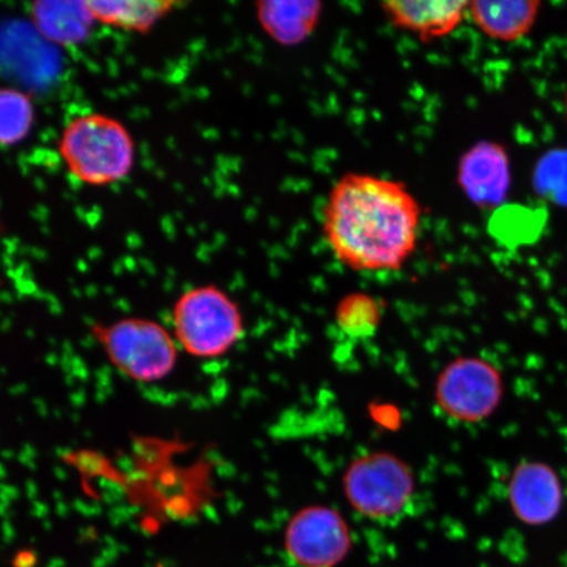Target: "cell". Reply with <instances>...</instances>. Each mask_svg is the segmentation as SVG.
I'll use <instances>...</instances> for the list:
<instances>
[{"mask_svg": "<svg viewBox=\"0 0 567 567\" xmlns=\"http://www.w3.org/2000/svg\"><path fill=\"white\" fill-rule=\"evenodd\" d=\"M422 216L402 182L349 173L330 190L322 230L340 264L353 271H396L415 251Z\"/></svg>", "mask_w": 567, "mask_h": 567, "instance_id": "6da1fadb", "label": "cell"}, {"mask_svg": "<svg viewBox=\"0 0 567 567\" xmlns=\"http://www.w3.org/2000/svg\"><path fill=\"white\" fill-rule=\"evenodd\" d=\"M59 151L70 174L92 187L124 181L136 162L131 132L102 113L71 120L62 132Z\"/></svg>", "mask_w": 567, "mask_h": 567, "instance_id": "7a4b0ae2", "label": "cell"}, {"mask_svg": "<svg viewBox=\"0 0 567 567\" xmlns=\"http://www.w3.org/2000/svg\"><path fill=\"white\" fill-rule=\"evenodd\" d=\"M175 337L196 358L221 357L243 334L238 305L216 286L188 290L174 309Z\"/></svg>", "mask_w": 567, "mask_h": 567, "instance_id": "3957f363", "label": "cell"}, {"mask_svg": "<svg viewBox=\"0 0 567 567\" xmlns=\"http://www.w3.org/2000/svg\"><path fill=\"white\" fill-rule=\"evenodd\" d=\"M94 336L113 365L127 378L153 382L167 378L176 364V346L161 324L147 319L127 318L95 326Z\"/></svg>", "mask_w": 567, "mask_h": 567, "instance_id": "277c9868", "label": "cell"}, {"mask_svg": "<svg viewBox=\"0 0 567 567\" xmlns=\"http://www.w3.org/2000/svg\"><path fill=\"white\" fill-rule=\"evenodd\" d=\"M346 495L360 515L380 523L399 520L413 502L409 467L386 453L361 457L347 472Z\"/></svg>", "mask_w": 567, "mask_h": 567, "instance_id": "5b68a950", "label": "cell"}, {"mask_svg": "<svg viewBox=\"0 0 567 567\" xmlns=\"http://www.w3.org/2000/svg\"><path fill=\"white\" fill-rule=\"evenodd\" d=\"M498 368L481 358H461L439 379L436 399L446 416L460 423H478L498 409L503 399Z\"/></svg>", "mask_w": 567, "mask_h": 567, "instance_id": "8992f818", "label": "cell"}, {"mask_svg": "<svg viewBox=\"0 0 567 567\" xmlns=\"http://www.w3.org/2000/svg\"><path fill=\"white\" fill-rule=\"evenodd\" d=\"M350 548L349 526L329 507L302 509L284 535V551L293 567H337Z\"/></svg>", "mask_w": 567, "mask_h": 567, "instance_id": "52a82bcc", "label": "cell"}, {"mask_svg": "<svg viewBox=\"0 0 567 567\" xmlns=\"http://www.w3.org/2000/svg\"><path fill=\"white\" fill-rule=\"evenodd\" d=\"M508 501L517 519L527 526H545L556 519L564 505L561 480L543 461L517 464L508 482Z\"/></svg>", "mask_w": 567, "mask_h": 567, "instance_id": "ba28073f", "label": "cell"}, {"mask_svg": "<svg viewBox=\"0 0 567 567\" xmlns=\"http://www.w3.org/2000/svg\"><path fill=\"white\" fill-rule=\"evenodd\" d=\"M381 9L390 23L423 41L445 38L470 17V2L463 0L385 2Z\"/></svg>", "mask_w": 567, "mask_h": 567, "instance_id": "9c48e42d", "label": "cell"}, {"mask_svg": "<svg viewBox=\"0 0 567 567\" xmlns=\"http://www.w3.org/2000/svg\"><path fill=\"white\" fill-rule=\"evenodd\" d=\"M458 182L473 203L486 207L499 202L508 186L506 154L487 142L472 147L461 158Z\"/></svg>", "mask_w": 567, "mask_h": 567, "instance_id": "30bf717a", "label": "cell"}, {"mask_svg": "<svg viewBox=\"0 0 567 567\" xmlns=\"http://www.w3.org/2000/svg\"><path fill=\"white\" fill-rule=\"evenodd\" d=\"M257 19L269 39L282 47H296L315 33L322 17V3L258 2Z\"/></svg>", "mask_w": 567, "mask_h": 567, "instance_id": "8fae6325", "label": "cell"}, {"mask_svg": "<svg viewBox=\"0 0 567 567\" xmlns=\"http://www.w3.org/2000/svg\"><path fill=\"white\" fill-rule=\"evenodd\" d=\"M540 2L503 0V2H470V17L487 38L513 42L526 35L536 24Z\"/></svg>", "mask_w": 567, "mask_h": 567, "instance_id": "7c38bea8", "label": "cell"}, {"mask_svg": "<svg viewBox=\"0 0 567 567\" xmlns=\"http://www.w3.org/2000/svg\"><path fill=\"white\" fill-rule=\"evenodd\" d=\"M31 17L45 38L62 45L80 44L95 23L87 2L34 3Z\"/></svg>", "mask_w": 567, "mask_h": 567, "instance_id": "4fadbf2b", "label": "cell"}, {"mask_svg": "<svg viewBox=\"0 0 567 567\" xmlns=\"http://www.w3.org/2000/svg\"><path fill=\"white\" fill-rule=\"evenodd\" d=\"M96 23L131 32H148L172 11L173 2H87Z\"/></svg>", "mask_w": 567, "mask_h": 567, "instance_id": "5bb4252c", "label": "cell"}, {"mask_svg": "<svg viewBox=\"0 0 567 567\" xmlns=\"http://www.w3.org/2000/svg\"><path fill=\"white\" fill-rule=\"evenodd\" d=\"M35 118L32 97L25 92L0 87V147H11L30 136Z\"/></svg>", "mask_w": 567, "mask_h": 567, "instance_id": "9a60e30c", "label": "cell"}, {"mask_svg": "<svg viewBox=\"0 0 567 567\" xmlns=\"http://www.w3.org/2000/svg\"><path fill=\"white\" fill-rule=\"evenodd\" d=\"M566 113H567V94H566Z\"/></svg>", "mask_w": 567, "mask_h": 567, "instance_id": "2e32d148", "label": "cell"}]
</instances>
